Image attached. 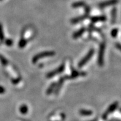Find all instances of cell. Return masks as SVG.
Segmentation results:
<instances>
[{
    "mask_svg": "<svg viewBox=\"0 0 121 121\" xmlns=\"http://www.w3.org/2000/svg\"><path fill=\"white\" fill-rule=\"evenodd\" d=\"M54 55H55V52H53V51H45V52H43L41 53H39L33 57L32 62L34 63H35L38 60H39L41 58H43L46 57H49V56H53Z\"/></svg>",
    "mask_w": 121,
    "mask_h": 121,
    "instance_id": "6da1fadb",
    "label": "cell"
},
{
    "mask_svg": "<svg viewBox=\"0 0 121 121\" xmlns=\"http://www.w3.org/2000/svg\"><path fill=\"white\" fill-rule=\"evenodd\" d=\"M91 20L93 23L98 22H104L106 20V17L104 15L101 16H96V17H92L91 18Z\"/></svg>",
    "mask_w": 121,
    "mask_h": 121,
    "instance_id": "30bf717a",
    "label": "cell"
},
{
    "mask_svg": "<svg viewBox=\"0 0 121 121\" xmlns=\"http://www.w3.org/2000/svg\"><path fill=\"white\" fill-rule=\"evenodd\" d=\"M3 39H4V34H3V27L1 24H0V40L3 41Z\"/></svg>",
    "mask_w": 121,
    "mask_h": 121,
    "instance_id": "e0dca14e",
    "label": "cell"
},
{
    "mask_svg": "<svg viewBox=\"0 0 121 121\" xmlns=\"http://www.w3.org/2000/svg\"><path fill=\"white\" fill-rule=\"evenodd\" d=\"M105 48H106V44L103 42L100 44L98 58V63L101 66H103V64H104V51H105Z\"/></svg>",
    "mask_w": 121,
    "mask_h": 121,
    "instance_id": "7a4b0ae2",
    "label": "cell"
},
{
    "mask_svg": "<svg viewBox=\"0 0 121 121\" xmlns=\"http://www.w3.org/2000/svg\"><path fill=\"white\" fill-rule=\"evenodd\" d=\"M64 64H62L58 68H57V69H54V70L49 72V73L46 75V77H47L48 78H53V77L54 76L57 75V74H58L61 73L64 70Z\"/></svg>",
    "mask_w": 121,
    "mask_h": 121,
    "instance_id": "277c9868",
    "label": "cell"
},
{
    "mask_svg": "<svg viewBox=\"0 0 121 121\" xmlns=\"http://www.w3.org/2000/svg\"><path fill=\"white\" fill-rule=\"evenodd\" d=\"M0 60L1 61V63L3 65H8V60H6L5 57H3V56H0Z\"/></svg>",
    "mask_w": 121,
    "mask_h": 121,
    "instance_id": "ac0fdd59",
    "label": "cell"
},
{
    "mask_svg": "<svg viewBox=\"0 0 121 121\" xmlns=\"http://www.w3.org/2000/svg\"><path fill=\"white\" fill-rule=\"evenodd\" d=\"M5 92V89L2 87H0V94H3Z\"/></svg>",
    "mask_w": 121,
    "mask_h": 121,
    "instance_id": "603a6c76",
    "label": "cell"
},
{
    "mask_svg": "<svg viewBox=\"0 0 121 121\" xmlns=\"http://www.w3.org/2000/svg\"><path fill=\"white\" fill-rule=\"evenodd\" d=\"M94 53H95V51H94V49H91L90 51L88 52V54L86 55L85 57H83V58L82 59L80 60V62L78 63V67L82 68L83 66V65H85L86 63H87L88 61L90 60L91 58L92 57V56L93 55Z\"/></svg>",
    "mask_w": 121,
    "mask_h": 121,
    "instance_id": "3957f363",
    "label": "cell"
},
{
    "mask_svg": "<svg viewBox=\"0 0 121 121\" xmlns=\"http://www.w3.org/2000/svg\"><path fill=\"white\" fill-rule=\"evenodd\" d=\"M6 44L8 46H11L13 44V42H12V41L11 39H6Z\"/></svg>",
    "mask_w": 121,
    "mask_h": 121,
    "instance_id": "44dd1931",
    "label": "cell"
},
{
    "mask_svg": "<svg viewBox=\"0 0 121 121\" xmlns=\"http://www.w3.org/2000/svg\"><path fill=\"white\" fill-rule=\"evenodd\" d=\"M118 29L117 28H114L112 31H111V36L113 38H116L117 35V34H118Z\"/></svg>",
    "mask_w": 121,
    "mask_h": 121,
    "instance_id": "2e32d148",
    "label": "cell"
},
{
    "mask_svg": "<svg viewBox=\"0 0 121 121\" xmlns=\"http://www.w3.org/2000/svg\"><path fill=\"white\" fill-rule=\"evenodd\" d=\"M86 75L85 72H78V71H75L74 72H73L72 73L71 76H66L67 77V79H72L76 78L77 77L79 76H85Z\"/></svg>",
    "mask_w": 121,
    "mask_h": 121,
    "instance_id": "ba28073f",
    "label": "cell"
},
{
    "mask_svg": "<svg viewBox=\"0 0 121 121\" xmlns=\"http://www.w3.org/2000/svg\"><path fill=\"white\" fill-rule=\"evenodd\" d=\"M118 0H108V1L102 2L100 4H98V7L102 9V8H106V7H107V6L116 4L117 3H118Z\"/></svg>",
    "mask_w": 121,
    "mask_h": 121,
    "instance_id": "5b68a950",
    "label": "cell"
},
{
    "mask_svg": "<svg viewBox=\"0 0 121 121\" xmlns=\"http://www.w3.org/2000/svg\"><path fill=\"white\" fill-rule=\"evenodd\" d=\"M116 17H117V9L116 8H113L111 11V23L112 24H114L116 21Z\"/></svg>",
    "mask_w": 121,
    "mask_h": 121,
    "instance_id": "7c38bea8",
    "label": "cell"
},
{
    "mask_svg": "<svg viewBox=\"0 0 121 121\" xmlns=\"http://www.w3.org/2000/svg\"><path fill=\"white\" fill-rule=\"evenodd\" d=\"M20 111L22 113H26L27 111V107L26 105L22 106L20 108Z\"/></svg>",
    "mask_w": 121,
    "mask_h": 121,
    "instance_id": "d6986e66",
    "label": "cell"
},
{
    "mask_svg": "<svg viewBox=\"0 0 121 121\" xmlns=\"http://www.w3.org/2000/svg\"><path fill=\"white\" fill-rule=\"evenodd\" d=\"M86 5V3L83 1H77L74 3L72 4V7L74 8H77L79 7H82L85 6Z\"/></svg>",
    "mask_w": 121,
    "mask_h": 121,
    "instance_id": "5bb4252c",
    "label": "cell"
},
{
    "mask_svg": "<svg viewBox=\"0 0 121 121\" xmlns=\"http://www.w3.org/2000/svg\"><path fill=\"white\" fill-rule=\"evenodd\" d=\"M115 46H116V47L117 48V49H119V51H121V44H120V43H116Z\"/></svg>",
    "mask_w": 121,
    "mask_h": 121,
    "instance_id": "7402d4cb",
    "label": "cell"
},
{
    "mask_svg": "<svg viewBox=\"0 0 121 121\" xmlns=\"http://www.w3.org/2000/svg\"><path fill=\"white\" fill-rule=\"evenodd\" d=\"M117 106H118V102H117V101H116V102L112 103V104L109 106V108L107 109L106 112H105V114H104V116H103V118L106 119V117H107V115H108L109 114L111 113L112 111H114L115 110Z\"/></svg>",
    "mask_w": 121,
    "mask_h": 121,
    "instance_id": "8992f818",
    "label": "cell"
},
{
    "mask_svg": "<svg viewBox=\"0 0 121 121\" xmlns=\"http://www.w3.org/2000/svg\"><path fill=\"white\" fill-rule=\"evenodd\" d=\"M86 29L85 28H82L81 29H80L79 30H78L77 31H76L75 33H74V35H73V38L74 39H77L78 38V37L81 36L84 33V32L85 31Z\"/></svg>",
    "mask_w": 121,
    "mask_h": 121,
    "instance_id": "8fae6325",
    "label": "cell"
},
{
    "mask_svg": "<svg viewBox=\"0 0 121 121\" xmlns=\"http://www.w3.org/2000/svg\"><path fill=\"white\" fill-rule=\"evenodd\" d=\"M27 44V40L25 38H22L19 43V47L20 48H24Z\"/></svg>",
    "mask_w": 121,
    "mask_h": 121,
    "instance_id": "9a60e30c",
    "label": "cell"
},
{
    "mask_svg": "<svg viewBox=\"0 0 121 121\" xmlns=\"http://www.w3.org/2000/svg\"><path fill=\"white\" fill-rule=\"evenodd\" d=\"M67 79V77L66 76H63L62 78H60V79L59 80L58 82H57L56 86V88L54 89V94H58L59 91H60V89L61 88L62 86H63V83L65 80Z\"/></svg>",
    "mask_w": 121,
    "mask_h": 121,
    "instance_id": "52a82bcc",
    "label": "cell"
},
{
    "mask_svg": "<svg viewBox=\"0 0 121 121\" xmlns=\"http://www.w3.org/2000/svg\"><path fill=\"white\" fill-rule=\"evenodd\" d=\"M88 14H86L85 15H82L80 17H76V18H72L71 20V23H72V24H76V23H78V22H82V20L85 19V18L88 17Z\"/></svg>",
    "mask_w": 121,
    "mask_h": 121,
    "instance_id": "9c48e42d",
    "label": "cell"
},
{
    "mask_svg": "<svg viewBox=\"0 0 121 121\" xmlns=\"http://www.w3.org/2000/svg\"><path fill=\"white\" fill-rule=\"evenodd\" d=\"M56 84H57V82H54L52 84L49 86V87L47 91H46V94H47L48 95H49V94H51L53 92L54 90L55 89Z\"/></svg>",
    "mask_w": 121,
    "mask_h": 121,
    "instance_id": "4fadbf2b",
    "label": "cell"
},
{
    "mask_svg": "<svg viewBox=\"0 0 121 121\" xmlns=\"http://www.w3.org/2000/svg\"><path fill=\"white\" fill-rule=\"evenodd\" d=\"M80 112L82 114H85V115H90V114H92V111H85V110H82L80 111Z\"/></svg>",
    "mask_w": 121,
    "mask_h": 121,
    "instance_id": "ffe728a7",
    "label": "cell"
}]
</instances>
